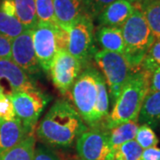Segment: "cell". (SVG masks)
Instances as JSON below:
<instances>
[{"label":"cell","mask_w":160,"mask_h":160,"mask_svg":"<svg viewBox=\"0 0 160 160\" xmlns=\"http://www.w3.org/2000/svg\"><path fill=\"white\" fill-rule=\"evenodd\" d=\"M111 160H113V159H111Z\"/></svg>","instance_id":"obj_38"},{"label":"cell","mask_w":160,"mask_h":160,"mask_svg":"<svg viewBox=\"0 0 160 160\" xmlns=\"http://www.w3.org/2000/svg\"><path fill=\"white\" fill-rule=\"evenodd\" d=\"M158 68H160V38L155 40L141 64V69L151 74Z\"/></svg>","instance_id":"obj_26"},{"label":"cell","mask_w":160,"mask_h":160,"mask_svg":"<svg viewBox=\"0 0 160 160\" xmlns=\"http://www.w3.org/2000/svg\"><path fill=\"white\" fill-rule=\"evenodd\" d=\"M132 5L142 12L156 39L160 38V0H143Z\"/></svg>","instance_id":"obj_21"},{"label":"cell","mask_w":160,"mask_h":160,"mask_svg":"<svg viewBox=\"0 0 160 160\" xmlns=\"http://www.w3.org/2000/svg\"><path fill=\"white\" fill-rule=\"evenodd\" d=\"M67 51L81 64L87 68L96 52L94 46V27L92 19L86 13L70 27L68 31Z\"/></svg>","instance_id":"obj_7"},{"label":"cell","mask_w":160,"mask_h":160,"mask_svg":"<svg viewBox=\"0 0 160 160\" xmlns=\"http://www.w3.org/2000/svg\"><path fill=\"white\" fill-rule=\"evenodd\" d=\"M6 94L4 93V91H3V89H2V87L0 86V98H2V97H4Z\"/></svg>","instance_id":"obj_36"},{"label":"cell","mask_w":160,"mask_h":160,"mask_svg":"<svg viewBox=\"0 0 160 160\" xmlns=\"http://www.w3.org/2000/svg\"><path fill=\"white\" fill-rule=\"evenodd\" d=\"M127 1L132 3V4H137V3H140V2L143 1V0H127Z\"/></svg>","instance_id":"obj_35"},{"label":"cell","mask_w":160,"mask_h":160,"mask_svg":"<svg viewBox=\"0 0 160 160\" xmlns=\"http://www.w3.org/2000/svg\"><path fill=\"white\" fill-rule=\"evenodd\" d=\"M141 160H160V149L156 146L143 149Z\"/></svg>","instance_id":"obj_32"},{"label":"cell","mask_w":160,"mask_h":160,"mask_svg":"<svg viewBox=\"0 0 160 160\" xmlns=\"http://www.w3.org/2000/svg\"><path fill=\"white\" fill-rule=\"evenodd\" d=\"M117 0H83L84 12L92 19L97 18L102 12Z\"/></svg>","instance_id":"obj_28"},{"label":"cell","mask_w":160,"mask_h":160,"mask_svg":"<svg viewBox=\"0 0 160 160\" xmlns=\"http://www.w3.org/2000/svg\"><path fill=\"white\" fill-rule=\"evenodd\" d=\"M151 73L140 69L134 71L123 86L112 110L103 121L102 129L109 131L120 124L137 121L143 101L149 90Z\"/></svg>","instance_id":"obj_2"},{"label":"cell","mask_w":160,"mask_h":160,"mask_svg":"<svg viewBox=\"0 0 160 160\" xmlns=\"http://www.w3.org/2000/svg\"><path fill=\"white\" fill-rule=\"evenodd\" d=\"M134 140L142 149L156 147L158 144V138L157 137L155 132L151 126L146 124L139 126Z\"/></svg>","instance_id":"obj_27"},{"label":"cell","mask_w":160,"mask_h":160,"mask_svg":"<svg viewBox=\"0 0 160 160\" xmlns=\"http://www.w3.org/2000/svg\"><path fill=\"white\" fill-rule=\"evenodd\" d=\"M8 97L12 103L15 117L29 134H34L40 115L50 101V97L41 91L16 92Z\"/></svg>","instance_id":"obj_8"},{"label":"cell","mask_w":160,"mask_h":160,"mask_svg":"<svg viewBox=\"0 0 160 160\" xmlns=\"http://www.w3.org/2000/svg\"><path fill=\"white\" fill-rule=\"evenodd\" d=\"M15 8V16L27 29H34L38 25L35 0H12Z\"/></svg>","instance_id":"obj_22"},{"label":"cell","mask_w":160,"mask_h":160,"mask_svg":"<svg viewBox=\"0 0 160 160\" xmlns=\"http://www.w3.org/2000/svg\"><path fill=\"white\" fill-rule=\"evenodd\" d=\"M36 149V137L29 134L12 149L0 154V160H33Z\"/></svg>","instance_id":"obj_20"},{"label":"cell","mask_w":160,"mask_h":160,"mask_svg":"<svg viewBox=\"0 0 160 160\" xmlns=\"http://www.w3.org/2000/svg\"><path fill=\"white\" fill-rule=\"evenodd\" d=\"M149 91L160 92V68L156 69L151 74Z\"/></svg>","instance_id":"obj_33"},{"label":"cell","mask_w":160,"mask_h":160,"mask_svg":"<svg viewBox=\"0 0 160 160\" xmlns=\"http://www.w3.org/2000/svg\"><path fill=\"white\" fill-rule=\"evenodd\" d=\"M11 59L28 75L40 73L38 61L33 45V29H26L22 34L11 40Z\"/></svg>","instance_id":"obj_11"},{"label":"cell","mask_w":160,"mask_h":160,"mask_svg":"<svg viewBox=\"0 0 160 160\" xmlns=\"http://www.w3.org/2000/svg\"><path fill=\"white\" fill-rule=\"evenodd\" d=\"M35 8L38 23L58 25L52 0H35Z\"/></svg>","instance_id":"obj_25"},{"label":"cell","mask_w":160,"mask_h":160,"mask_svg":"<svg viewBox=\"0 0 160 160\" xmlns=\"http://www.w3.org/2000/svg\"><path fill=\"white\" fill-rule=\"evenodd\" d=\"M143 149L135 140L123 143L113 150V160H141Z\"/></svg>","instance_id":"obj_24"},{"label":"cell","mask_w":160,"mask_h":160,"mask_svg":"<svg viewBox=\"0 0 160 160\" xmlns=\"http://www.w3.org/2000/svg\"><path fill=\"white\" fill-rule=\"evenodd\" d=\"M0 9L6 14L12 16V17H16L15 16V8H14L13 3L12 0H2L0 2Z\"/></svg>","instance_id":"obj_34"},{"label":"cell","mask_w":160,"mask_h":160,"mask_svg":"<svg viewBox=\"0 0 160 160\" xmlns=\"http://www.w3.org/2000/svg\"><path fill=\"white\" fill-rule=\"evenodd\" d=\"M125 42L124 56L133 71L141 69V64L149 47L156 40L143 13L134 6L130 17L120 27Z\"/></svg>","instance_id":"obj_3"},{"label":"cell","mask_w":160,"mask_h":160,"mask_svg":"<svg viewBox=\"0 0 160 160\" xmlns=\"http://www.w3.org/2000/svg\"><path fill=\"white\" fill-rule=\"evenodd\" d=\"M93 59L102 71V76L109 86V95L114 104L123 86L134 71L125 56L118 52L104 50L97 51Z\"/></svg>","instance_id":"obj_6"},{"label":"cell","mask_w":160,"mask_h":160,"mask_svg":"<svg viewBox=\"0 0 160 160\" xmlns=\"http://www.w3.org/2000/svg\"><path fill=\"white\" fill-rule=\"evenodd\" d=\"M11 39L0 35V60L1 59H11Z\"/></svg>","instance_id":"obj_31"},{"label":"cell","mask_w":160,"mask_h":160,"mask_svg":"<svg viewBox=\"0 0 160 160\" xmlns=\"http://www.w3.org/2000/svg\"><path fill=\"white\" fill-rule=\"evenodd\" d=\"M29 135L17 118L0 123V154L16 146Z\"/></svg>","instance_id":"obj_15"},{"label":"cell","mask_w":160,"mask_h":160,"mask_svg":"<svg viewBox=\"0 0 160 160\" xmlns=\"http://www.w3.org/2000/svg\"><path fill=\"white\" fill-rule=\"evenodd\" d=\"M97 69L87 67L82 71L70 89L71 100L75 109L86 125L94 127L93 114L97 100Z\"/></svg>","instance_id":"obj_5"},{"label":"cell","mask_w":160,"mask_h":160,"mask_svg":"<svg viewBox=\"0 0 160 160\" xmlns=\"http://www.w3.org/2000/svg\"><path fill=\"white\" fill-rule=\"evenodd\" d=\"M137 122L149 126L160 124V92L149 91L143 101Z\"/></svg>","instance_id":"obj_16"},{"label":"cell","mask_w":160,"mask_h":160,"mask_svg":"<svg viewBox=\"0 0 160 160\" xmlns=\"http://www.w3.org/2000/svg\"><path fill=\"white\" fill-rule=\"evenodd\" d=\"M33 160H62L54 151L44 146H38L35 149Z\"/></svg>","instance_id":"obj_30"},{"label":"cell","mask_w":160,"mask_h":160,"mask_svg":"<svg viewBox=\"0 0 160 160\" xmlns=\"http://www.w3.org/2000/svg\"><path fill=\"white\" fill-rule=\"evenodd\" d=\"M15 113L10 98L7 95L0 98V123L15 118Z\"/></svg>","instance_id":"obj_29"},{"label":"cell","mask_w":160,"mask_h":160,"mask_svg":"<svg viewBox=\"0 0 160 160\" xmlns=\"http://www.w3.org/2000/svg\"><path fill=\"white\" fill-rule=\"evenodd\" d=\"M82 66L67 49L58 50L52 62L49 73L54 86L62 94H66L81 73Z\"/></svg>","instance_id":"obj_10"},{"label":"cell","mask_w":160,"mask_h":160,"mask_svg":"<svg viewBox=\"0 0 160 160\" xmlns=\"http://www.w3.org/2000/svg\"><path fill=\"white\" fill-rule=\"evenodd\" d=\"M6 82L8 86L6 95L16 92L40 91L36 83L30 78L22 69H21L12 59H1L0 60V82Z\"/></svg>","instance_id":"obj_12"},{"label":"cell","mask_w":160,"mask_h":160,"mask_svg":"<svg viewBox=\"0 0 160 160\" xmlns=\"http://www.w3.org/2000/svg\"><path fill=\"white\" fill-rule=\"evenodd\" d=\"M97 100L93 114V128H101L102 124L109 115V96L108 86L102 73L97 75Z\"/></svg>","instance_id":"obj_18"},{"label":"cell","mask_w":160,"mask_h":160,"mask_svg":"<svg viewBox=\"0 0 160 160\" xmlns=\"http://www.w3.org/2000/svg\"><path fill=\"white\" fill-rule=\"evenodd\" d=\"M87 129L75 108L64 100L52 104L37 127V134L44 142L52 146L69 147Z\"/></svg>","instance_id":"obj_1"},{"label":"cell","mask_w":160,"mask_h":160,"mask_svg":"<svg viewBox=\"0 0 160 160\" xmlns=\"http://www.w3.org/2000/svg\"><path fill=\"white\" fill-rule=\"evenodd\" d=\"M57 24L69 31L84 12L83 0H52Z\"/></svg>","instance_id":"obj_14"},{"label":"cell","mask_w":160,"mask_h":160,"mask_svg":"<svg viewBox=\"0 0 160 160\" xmlns=\"http://www.w3.org/2000/svg\"><path fill=\"white\" fill-rule=\"evenodd\" d=\"M134 10L133 5L127 0H117L108 6L97 17L102 27L120 28Z\"/></svg>","instance_id":"obj_13"},{"label":"cell","mask_w":160,"mask_h":160,"mask_svg":"<svg viewBox=\"0 0 160 160\" xmlns=\"http://www.w3.org/2000/svg\"><path fill=\"white\" fill-rule=\"evenodd\" d=\"M95 38L98 44L104 51L124 54L125 42L120 28L100 27L95 34Z\"/></svg>","instance_id":"obj_17"},{"label":"cell","mask_w":160,"mask_h":160,"mask_svg":"<svg viewBox=\"0 0 160 160\" xmlns=\"http://www.w3.org/2000/svg\"><path fill=\"white\" fill-rule=\"evenodd\" d=\"M69 33L59 25L38 23L33 29V45L41 69L49 73L58 50L67 49Z\"/></svg>","instance_id":"obj_4"},{"label":"cell","mask_w":160,"mask_h":160,"mask_svg":"<svg viewBox=\"0 0 160 160\" xmlns=\"http://www.w3.org/2000/svg\"><path fill=\"white\" fill-rule=\"evenodd\" d=\"M26 29L17 18L6 14L0 9V35L12 40Z\"/></svg>","instance_id":"obj_23"},{"label":"cell","mask_w":160,"mask_h":160,"mask_svg":"<svg viewBox=\"0 0 160 160\" xmlns=\"http://www.w3.org/2000/svg\"><path fill=\"white\" fill-rule=\"evenodd\" d=\"M139 126L137 121H129L109 130L108 134L112 150H115L123 143L134 140Z\"/></svg>","instance_id":"obj_19"},{"label":"cell","mask_w":160,"mask_h":160,"mask_svg":"<svg viewBox=\"0 0 160 160\" xmlns=\"http://www.w3.org/2000/svg\"><path fill=\"white\" fill-rule=\"evenodd\" d=\"M77 160H80V159H77Z\"/></svg>","instance_id":"obj_37"},{"label":"cell","mask_w":160,"mask_h":160,"mask_svg":"<svg viewBox=\"0 0 160 160\" xmlns=\"http://www.w3.org/2000/svg\"><path fill=\"white\" fill-rule=\"evenodd\" d=\"M76 148L80 160H111L113 150L108 131L91 128L83 132L76 140Z\"/></svg>","instance_id":"obj_9"}]
</instances>
